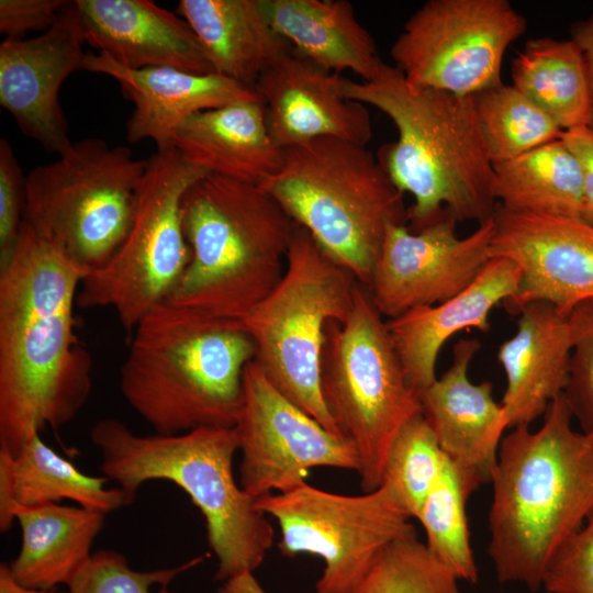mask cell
<instances>
[{
  "mask_svg": "<svg viewBox=\"0 0 593 593\" xmlns=\"http://www.w3.org/2000/svg\"><path fill=\"white\" fill-rule=\"evenodd\" d=\"M83 43L80 18L70 1L40 35L5 38L0 45L1 107L25 136L58 155L72 144L58 94L66 78L81 69Z\"/></svg>",
  "mask_w": 593,
  "mask_h": 593,
  "instance_id": "e0dca14e",
  "label": "cell"
},
{
  "mask_svg": "<svg viewBox=\"0 0 593 593\" xmlns=\"http://www.w3.org/2000/svg\"><path fill=\"white\" fill-rule=\"evenodd\" d=\"M493 168V192L503 209L581 219V169L562 137Z\"/></svg>",
  "mask_w": 593,
  "mask_h": 593,
  "instance_id": "f1b7e54d",
  "label": "cell"
},
{
  "mask_svg": "<svg viewBox=\"0 0 593 593\" xmlns=\"http://www.w3.org/2000/svg\"><path fill=\"white\" fill-rule=\"evenodd\" d=\"M522 271L511 259L491 258L478 277L452 298L417 306L387 321V326L411 387L422 392L436 379L443 345L467 328L490 329L491 311L513 298Z\"/></svg>",
  "mask_w": 593,
  "mask_h": 593,
  "instance_id": "603a6c76",
  "label": "cell"
},
{
  "mask_svg": "<svg viewBox=\"0 0 593 593\" xmlns=\"http://www.w3.org/2000/svg\"><path fill=\"white\" fill-rule=\"evenodd\" d=\"M481 344L459 339L452 362L441 377L418 393L422 415L447 458L479 485L490 483L508 422L490 381L473 383L469 366Z\"/></svg>",
  "mask_w": 593,
  "mask_h": 593,
  "instance_id": "ffe728a7",
  "label": "cell"
},
{
  "mask_svg": "<svg viewBox=\"0 0 593 593\" xmlns=\"http://www.w3.org/2000/svg\"><path fill=\"white\" fill-rule=\"evenodd\" d=\"M70 1L0 0V33L7 38H22L29 31H46Z\"/></svg>",
  "mask_w": 593,
  "mask_h": 593,
  "instance_id": "f35d334b",
  "label": "cell"
},
{
  "mask_svg": "<svg viewBox=\"0 0 593 593\" xmlns=\"http://www.w3.org/2000/svg\"><path fill=\"white\" fill-rule=\"evenodd\" d=\"M571 38L580 47L588 71L591 111L588 126L593 130V14L572 26Z\"/></svg>",
  "mask_w": 593,
  "mask_h": 593,
  "instance_id": "60d3db41",
  "label": "cell"
},
{
  "mask_svg": "<svg viewBox=\"0 0 593 593\" xmlns=\"http://www.w3.org/2000/svg\"><path fill=\"white\" fill-rule=\"evenodd\" d=\"M88 275L23 222L0 265V448L75 418L92 390V359L75 328Z\"/></svg>",
  "mask_w": 593,
  "mask_h": 593,
  "instance_id": "6da1fadb",
  "label": "cell"
},
{
  "mask_svg": "<svg viewBox=\"0 0 593 593\" xmlns=\"http://www.w3.org/2000/svg\"><path fill=\"white\" fill-rule=\"evenodd\" d=\"M490 257L514 261L522 271L517 293L503 305L518 314L544 301L562 314L593 302V226L580 217L516 213L497 206Z\"/></svg>",
  "mask_w": 593,
  "mask_h": 593,
  "instance_id": "2e32d148",
  "label": "cell"
},
{
  "mask_svg": "<svg viewBox=\"0 0 593 593\" xmlns=\"http://www.w3.org/2000/svg\"><path fill=\"white\" fill-rule=\"evenodd\" d=\"M25 210V176L7 138L0 139V265L20 237Z\"/></svg>",
  "mask_w": 593,
  "mask_h": 593,
  "instance_id": "8d00e7d4",
  "label": "cell"
},
{
  "mask_svg": "<svg viewBox=\"0 0 593 593\" xmlns=\"http://www.w3.org/2000/svg\"><path fill=\"white\" fill-rule=\"evenodd\" d=\"M234 427L240 452L238 482L255 499L295 488L313 468L359 472L353 445L279 392L255 360L244 370Z\"/></svg>",
  "mask_w": 593,
  "mask_h": 593,
  "instance_id": "5bb4252c",
  "label": "cell"
},
{
  "mask_svg": "<svg viewBox=\"0 0 593 593\" xmlns=\"http://www.w3.org/2000/svg\"><path fill=\"white\" fill-rule=\"evenodd\" d=\"M272 29L293 52L333 72L373 79L383 61L346 0H260Z\"/></svg>",
  "mask_w": 593,
  "mask_h": 593,
  "instance_id": "83f0119b",
  "label": "cell"
},
{
  "mask_svg": "<svg viewBox=\"0 0 593 593\" xmlns=\"http://www.w3.org/2000/svg\"><path fill=\"white\" fill-rule=\"evenodd\" d=\"M447 456L422 414L407 422L393 440L382 472L387 484L412 518L441 475Z\"/></svg>",
  "mask_w": 593,
  "mask_h": 593,
  "instance_id": "836d02e7",
  "label": "cell"
},
{
  "mask_svg": "<svg viewBox=\"0 0 593 593\" xmlns=\"http://www.w3.org/2000/svg\"><path fill=\"white\" fill-rule=\"evenodd\" d=\"M572 419L562 393L538 429L518 426L501 440L488 518L501 583L538 591L556 551L593 513V432Z\"/></svg>",
  "mask_w": 593,
  "mask_h": 593,
  "instance_id": "7a4b0ae2",
  "label": "cell"
},
{
  "mask_svg": "<svg viewBox=\"0 0 593 593\" xmlns=\"http://www.w3.org/2000/svg\"><path fill=\"white\" fill-rule=\"evenodd\" d=\"M512 81L563 132L589 124L588 71L583 54L572 38L527 41L512 63Z\"/></svg>",
  "mask_w": 593,
  "mask_h": 593,
  "instance_id": "f546056e",
  "label": "cell"
},
{
  "mask_svg": "<svg viewBox=\"0 0 593 593\" xmlns=\"http://www.w3.org/2000/svg\"><path fill=\"white\" fill-rule=\"evenodd\" d=\"M216 593H267L253 572H243L225 581Z\"/></svg>",
  "mask_w": 593,
  "mask_h": 593,
  "instance_id": "b9f144b4",
  "label": "cell"
},
{
  "mask_svg": "<svg viewBox=\"0 0 593 593\" xmlns=\"http://www.w3.org/2000/svg\"><path fill=\"white\" fill-rule=\"evenodd\" d=\"M541 588L547 593H593V513L556 551Z\"/></svg>",
  "mask_w": 593,
  "mask_h": 593,
  "instance_id": "d590c367",
  "label": "cell"
},
{
  "mask_svg": "<svg viewBox=\"0 0 593 593\" xmlns=\"http://www.w3.org/2000/svg\"><path fill=\"white\" fill-rule=\"evenodd\" d=\"M260 187L336 264L367 287L387 226L406 224L403 193L366 146L325 137L283 149Z\"/></svg>",
  "mask_w": 593,
  "mask_h": 593,
  "instance_id": "52a82bcc",
  "label": "cell"
},
{
  "mask_svg": "<svg viewBox=\"0 0 593 593\" xmlns=\"http://www.w3.org/2000/svg\"><path fill=\"white\" fill-rule=\"evenodd\" d=\"M131 335L120 390L155 433L235 426L244 370L256 354L242 321L163 302Z\"/></svg>",
  "mask_w": 593,
  "mask_h": 593,
  "instance_id": "277c9868",
  "label": "cell"
},
{
  "mask_svg": "<svg viewBox=\"0 0 593 593\" xmlns=\"http://www.w3.org/2000/svg\"><path fill=\"white\" fill-rule=\"evenodd\" d=\"M525 30L507 0H429L405 22L390 53L410 85L475 96L503 82L505 52Z\"/></svg>",
  "mask_w": 593,
  "mask_h": 593,
  "instance_id": "4fadbf2b",
  "label": "cell"
},
{
  "mask_svg": "<svg viewBox=\"0 0 593 593\" xmlns=\"http://www.w3.org/2000/svg\"><path fill=\"white\" fill-rule=\"evenodd\" d=\"M256 504L277 521L283 556L323 559L316 593H350L385 545L417 535L412 517L384 483L346 495L304 481L287 492L260 496Z\"/></svg>",
  "mask_w": 593,
  "mask_h": 593,
  "instance_id": "7c38bea8",
  "label": "cell"
},
{
  "mask_svg": "<svg viewBox=\"0 0 593 593\" xmlns=\"http://www.w3.org/2000/svg\"><path fill=\"white\" fill-rule=\"evenodd\" d=\"M206 175L176 148L147 159L128 233L111 259L83 278L78 306L111 307L131 334L143 316L166 301L190 259L182 199Z\"/></svg>",
  "mask_w": 593,
  "mask_h": 593,
  "instance_id": "8fae6325",
  "label": "cell"
},
{
  "mask_svg": "<svg viewBox=\"0 0 593 593\" xmlns=\"http://www.w3.org/2000/svg\"><path fill=\"white\" fill-rule=\"evenodd\" d=\"M593 302L562 314L544 301L518 313L515 334L499 347L506 388L502 399L508 428L530 426L563 393L570 358L591 315Z\"/></svg>",
  "mask_w": 593,
  "mask_h": 593,
  "instance_id": "d6986e66",
  "label": "cell"
},
{
  "mask_svg": "<svg viewBox=\"0 0 593 593\" xmlns=\"http://www.w3.org/2000/svg\"><path fill=\"white\" fill-rule=\"evenodd\" d=\"M202 560V557H197L172 568L138 571L131 568L122 553L102 549L93 552L67 586L68 593H171L167 585Z\"/></svg>",
  "mask_w": 593,
  "mask_h": 593,
  "instance_id": "e575fe53",
  "label": "cell"
},
{
  "mask_svg": "<svg viewBox=\"0 0 593 593\" xmlns=\"http://www.w3.org/2000/svg\"><path fill=\"white\" fill-rule=\"evenodd\" d=\"M146 164L101 138L72 143L25 176L24 223L88 273L97 270L128 233Z\"/></svg>",
  "mask_w": 593,
  "mask_h": 593,
  "instance_id": "30bf717a",
  "label": "cell"
},
{
  "mask_svg": "<svg viewBox=\"0 0 593 593\" xmlns=\"http://www.w3.org/2000/svg\"><path fill=\"white\" fill-rule=\"evenodd\" d=\"M343 78L289 51L257 80L266 123L281 149L332 137L366 146L372 137L365 104L344 96Z\"/></svg>",
  "mask_w": 593,
  "mask_h": 593,
  "instance_id": "ac0fdd59",
  "label": "cell"
},
{
  "mask_svg": "<svg viewBox=\"0 0 593 593\" xmlns=\"http://www.w3.org/2000/svg\"><path fill=\"white\" fill-rule=\"evenodd\" d=\"M0 593H53L51 591L25 588L19 584L10 573L7 562L0 564Z\"/></svg>",
  "mask_w": 593,
  "mask_h": 593,
  "instance_id": "7bdbcfd3",
  "label": "cell"
},
{
  "mask_svg": "<svg viewBox=\"0 0 593 593\" xmlns=\"http://www.w3.org/2000/svg\"><path fill=\"white\" fill-rule=\"evenodd\" d=\"M178 13L194 32L215 74L254 88L291 51L270 25L260 0H180Z\"/></svg>",
  "mask_w": 593,
  "mask_h": 593,
  "instance_id": "484cf974",
  "label": "cell"
},
{
  "mask_svg": "<svg viewBox=\"0 0 593 593\" xmlns=\"http://www.w3.org/2000/svg\"><path fill=\"white\" fill-rule=\"evenodd\" d=\"M86 43L131 69L215 74L183 18L149 0H76Z\"/></svg>",
  "mask_w": 593,
  "mask_h": 593,
  "instance_id": "7402d4cb",
  "label": "cell"
},
{
  "mask_svg": "<svg viewBox=\"0 0 593 593\" xmlns=\"http://www.w3.org/2000/svg\"><path fill=\"white\" fill-rule=\"evenodd\" d=\"M105 516L79 505L46 503L19 506L18 556L8 563L13 579L30 589L51 591L69 585L92 557Z\"/></svg>",
  "mask_w": 593,
  "mask_h": 593,
  "instance_id": "4316f807",
  "label": "cell"
},
{
  "mask_svg": "<svg viewBox=\"0 0 593 593\" xmlns=\"http://www.w3.org/2000/svg\"><path fill=\"white\" fill-rule=\"evenodd\" d=\"M108 480L81 472L46 445L40 432L15 454L0 448V530L10 529L19 506L70 500L108 515L134 502L135 497L120 486L107 488Z\"/></svg>",
  "mask_w": 593,
  "mask_h": 593,
  "instance_id": "d4e9b609",
  "label": "cell"
},
{
  "mask_svg": "<svg viewBox=\"0 0 593 593\" xmlns=\"http://www.w3.org/2000/svg\"><path fill=\"white\" fill-rule=\"evenodd\" d=\"M176 148L209 175L260 186L282 166L260 98L239 100L189 116L177 130Z\"/></svg>",
  "mask_w": 593,
  "mask_h": 593,
  "instance_id": "cb8c5ba5",
  "label": "cell"
},
{
  "mask_svg": "<svg viewBox=\"0 0 593 593\" xmlns=\"http://www.w3.org/2000/svg\"><path fill=\"white\" fill-rule=\"evenodd\" d=\"M473 97L481 134L493 165L563 135L557 123L513 85L502 82Z\"/></svg>",
  "mask_w": 593,
  "mask_h": 593,
  "instance_id": "1f68e13d",
  "label": "cell"
},
{
  "mask_svg": "<svg viewBox=\"0 0 593 593\" xmlns=\"http://www.w3.org/2000/svg\"><path fill=\"white\" fill-rule=\"evenodd\" d=\"M480 485L448 458L445 469L425 499L416 518L428 549L459 578L478 581V567L467 518L469 496Z\"/></svg>",
  "mask_w": 593,
  "mask_h": 593,
  "instance_id": "4dcf8cb0",
  "label": "cell"
},
{
  "mask_svg": "<svg viewBox=\"0 0 593 593\" xmlns=\"http://www.w3.org/2000/svg\"><path fill=\"white\" fill-rule=\"evenodd\" d=\"M458 581L413 535L385 545L350 593H460Z\"/></svg>",
  "mask_w": 593,
  "mask_h": 593,
  "instance_id": "d6a6232c",
  "label": "cell"
},
{
  "mask_svg": "<svg viewBox=\"0 0 593 593\" xmlns=\"http://www.w3.org/2000/svg\"><path fill=\"white\" fill-rule=\"evenodd\" d=\"M321 391L337 429L358 455L361 489L376 490L393 440L422 407L387 322L361 283L348 317L326 325Z\"/></svg>",
  "mask_w": 593,
  "mask_h": 593,
  "instance_id": "9c48e42d",
  "label": "cell"
},
{
  "mask_svg": "<svg viewBox=\"0 0 593 593\" xmlns=\"http://www.w3.org/2000/svg\"><path fill=\"white\" fill-rule=\"evenodd\" d=\"M189 262L165 302L243 321L281 279L293 220L260 186L206 175L186 192Z\"/></svg>",
  "mask_w": 593,
  "mask_h": 593,
  "instance_id": "8992f818",
  "label": "cell"
},
{
  "mask_svg": "<svg viewBox=\"0 0 593 593\" xmlns=\"http://www.w3.org/2000/svg\"><path fill=\"white\" fill-rule=\"evenodd\" d=\"M457 223L446 212L417 231L405 224L387 226L366 287L382 316L390 320L417 306L444 302L478 277L491 259L494 219L480 223L466 237L457 235Z\"/></svg>",
  "mask_w": 593,
  "mask_h": 593,
  "instance_id": "9a60e30c",
  "label": "cell"
},
{
  "mask_svg": "<svg viewBox=\"0 0 593 593\" xmlns=\"http://www.w3.org/2000/svg\"><path fill=\"white\" fill-rule=\"evenodd\" d=\"M358 284L296 225L281 279L242 321L271 384L339 436L321 391V358L326 325L348 317Z\"/></svg>",
  "mask_w": 593,
  "mask_h": 593,
  "instance_id": "ba28073f",
  "label": "cell"
},
{
  "mask_svg": "<svg viewBox=\"0 0 593 593\" xmlns=\"http://www.w3.org/2000/svg\"><path fill=\"white\" fill-rule=\"evenodd\" d=\"M81 69L119 82L134 105L126 124L127 141L152 139L157 152L174 148L175 134L189 116L260 98L254 88L217 74L200 75L170 67L131 69L99 52L85 54Z\"/></svg>",
  "mask_w": 593,
  "mask_h": 593,
  "instance_id": "44dd1931",
  "label": "cell"
},
{
  "mask_svg": "<svg viewBox=\"0 0 593 593\" xmlns=\"http://www.w3.org/2000/svg\"><path fill=\"white\" fill-rule=\"evenodd\" d=\"M563 142L575 156L582 177L581 219L593 226V130L588 125L563 132Z\"/></svg>",
  "mask_w": 593,
  "mask_h": 593,
  "instance_id": "ab89813d",
  "label": "cell"
},
{
  "mask_svg": "<svg viewBox=\"0 0 593 593\" xmlns=\"http://www.w3.org/2000/svg\"><path fill=\"white\" fill-rule=\"evenodd\" d=\"M563 396L581 430L593 432V307L573 347Z\"/></svg>",
  "mask_w": 593,
  "mask_h": 593,
  "instance_id": "74e56055",
  "label": "cell"
},
{
  "mask_svg": "<svg viewBox=\"0 0 593 593\" xmlns=\"http://www.w3.org/2000/svg\"><path fill=\"white\" fill-rule=\"evenodd\" d=\"M90 440L100 452L103 475L131 496L152 480L170 481L187 493L203 516L208 545L219 562L217 580L254 573L264 562L275 529L235 479V427L138 435L107 417L91 427Z\"/></svg>",
  "mask_w": 593,
  "mask_h": 593,
  "instance_id": "5b68a950",
  "label": "cell"
},
{
  "mask_svg": "<svg viewBox=\"0 0 593 593\" xmlns=\"http://www.w3.org/2000/svg\"><path fill=\"white\" fill-rule=\"evenodd\" d=\"M342 90L395 125L396 141L382 145L377 159L393 184L413 197L407 221L414 231L446 212L457 222L478 224L494 215V168L473 96L414 87L384 63L371 80L343 78Z\"/></svg>",
  "mask_w": 593,
  "mask_h": 593,
  "instance_id": "3957f363",
  "label": "cell"
}]
</instances>
